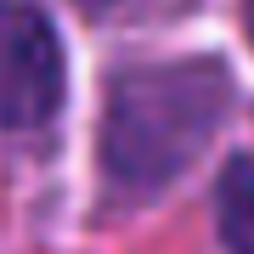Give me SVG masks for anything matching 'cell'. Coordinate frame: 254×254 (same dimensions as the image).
Listing matches in <instances>:
<instances>
[{"label": "cell", "instance_id": "cell-5", "mask_svg": "<svg viewBox=\"0 0 254 254\" xmlns=\"http://www.w3.org/2000/svg\"><path fill=\"white\" fill-rule=\"evenodd\" d=\"M249 34H254V0H249Z\"/></svg>", "mask_w": 254, "mask_h": 254}, {"label": "cell", "instance_id": "cell-1", "mask_svg": "<svg viewBox=\"0 0 254 254\" xmlns=\"http://www.w3.org/2000/svg\"><path fill=\"white\" fill-rule=\"evenodd\" d=\"M232 102L220 63H147L108 85L102 108V170L119 192H164L209 147Z\"/></svg>", "mask_w": 254, "mask_h": 254}, {"label": "cell", "instance_id": "cell-2", "mask_svg": "<svg viewBox=\"0 0 254 254\" xmlns=\"http://www.w3.org/2000/svg\"><path fill=\"white\" fill-rule=\"evenodd\" d=\"M63 108V46L23 0H0V130H34Z\"/></svg>", "mask_w": 254, "mask_h": 254}, {"label": "cell", "instance_id": "cell-3", "mask_svg": "<svg viewBox=\"0 0 254 254\" xmlns=\"http://www.w3.org/2000/svg\"><path fill=\"white\" fill-rule=\"evenodd\" d=\"M220 237L232 254H254V153H237L220 175Z\"/></svg>", "mask_w": 254, "mask_h": 254}, {"label": "cell", "instance_id": "cell-4", "mask_svg": "<svg viewBox=\"0 0 254 254\" xmlns=\"http://www.w3.org/2000/svg\"><path fill=\"white\" fill-rule=\"evenodd\" d=\"M85 11H125V6H136V0H79Z\"/></svg>", "mask_w": 254, "mask_h": 254}]
</instances>
